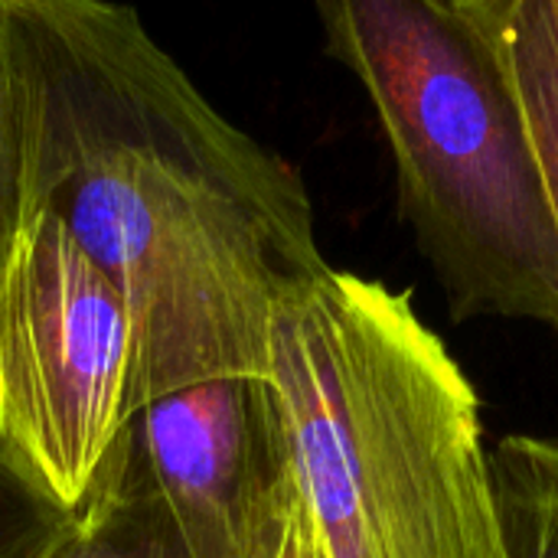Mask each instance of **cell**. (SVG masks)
Segmentation results:
<instances>
[{
	"instance_id": "1",
	"label": "cell",
	"mask_w": 558,
	"mask_h": 558,
	"mask_svg": "<svg viewBox=\"0 0 558 558\" xmlns=\"http://www.w3.org/2000/svg\"><path fill=\"white\" fill-rule=\"evenodd\" d=\"M0 10L26 216H52L121 291L137 409L213 376L265 373L278 311L330 271L301 173L226 121L137 10Z\"/></svg>"
},
{
	"instance_id": "2",
	"label": "cell",
	"mask_w": 558,
	"mask_h": 558,
	"mask_svg": "<svg viewBox=\"0 0 558 558\" xmlns=\"http://www.w3.org/2000/svg\"><path fill=\"white\" fill-rule=\"evenodd\" d=\"M265 376L324 558H507L481 399L409 291L330 268L278 311Z\"/></svg>"
},
{
	"instance_id": "3",
	"label": "cell",
	"mask_w": 558,
	"mask_h": 558,
	"mask_svg": "<svg viewBox=\"0 0 558 558\" xmlns=\"http://www.w3.org/2000/svg\"><path fill=\"white\" fill-rule=\"evenodd\" d=\"M327 56L389 141L402 219L454 320L558 327V226L513 82L464 0H320Z\"/></svg>"
},
{
	"instance_id": "4",
	"label": "cell",
	"mask_w": 558,
	"mask_h": 558,
	"mask_svg": "<svg viewBox=\"0 0 558 558\" xmlns=\"http://www.w3.org/2000/svg\"><path fill=\"white\" fill-rule=\"evenodd\" d=\"M134 412L121 291L52 216L29 213L0 268V445L72 513Z\"/></svg>"
},
{
	"instance_id": "5",
	"label": "cell",
	"mask_w": 558,
	"mask_h": 558,
	"mask_svg": "<svg viewBox=\"0 0 558 558\" xmlns=\"http://www.w3.org/2000/svg\"><path fill=\"white\" fill-rule=\"evenodd\" d=\"M131 435L190 558H275L298 487L265 373L193 383L137 409Z\"/></svg>"
},
{
	"instance_id": "6",
	"label": "cell",
	"mask_w": 558,
	"mask_h": 558,
	"mask_svg": "<svg viewBox=\"0 0 558 558\" xmlns=\"http://www.w3.org/2000/svg\"><path fill=\"white\" fill-rule=\"evenodd\" d=\"M46 558H190L141 461L131 425Z\"/></svg>"
},
{
	"instance_id": "7",
	"label": "cell",
	"mask_w": 558,
	"mask_h": 558,
	"mask_svg": "<svg viewBox=\"0 0 558 558\" xmlns=\"http://www.w3.org/2000/svg\"><path fill=\"white\" fill-rule=\"evenodd\" d=\"M520 98L558 226V13L553 0H464ZM558 330V327H556Z\"/></svg>"
},
{
	"instance_id": "8",
	"label": "cell",
	"mask_w": 558,
	"mask_h": 558,
	"mask_svg": "<svg viewBox=\"0 0 558 558\" xmlns=\"http://www.w3.org/2000/svg\"><path fill=\"white\" fill-rule=\"evenodd\" d=\"M490 458L507 558H558V441L507 435Z\"/></svg>"
},
{
	"instance_id": "9",
	"label": "cell",
	"mask_w": 558,
	"mask_h": 558,
	"mask_svg": "<svg viewBox=\"0 0 558 558\" xmlns=\"http://www.w3.org/2000/svg\"><path fill=\"white\" fill-rule=\"evenodd\" d=\"M65 523L69 513L0 445V558H46Z\"/></svg>"
},
{
	"instance_id": "10",
	"label": "cell",
	"mask_w": 558,
	"mask_h": 558,
	"mask_svg": "<svg viewBox=\"0 0 558 558\" xmlns=\"http://www.w3.org/2000/svg\"><path fill=\"white\" fill-rule=\"evenodd\" d=\"M26 222V157L16 75L0 10V268Z\"/></svg>"
},
{
	"instance_id": "11",
	"label": "cell",
	"mask_w": 558,
	"mask_h": 558,
	"mask_svg": "<svg viewBox=\"0 0 558 558\" xmlns=\"http://www.w3.org/2000/svg\"><path fill=\"white\" fill-rule=\"evenodd\" d=\"M275 558H324L320 543H317V536L311 530V520H307V513L301 507V497H298V504H294V510L288 517V526L281 533L278 556Z\"/></svg>"
},
{
	"instance_id": "12",
	"label": "cell",
	"mask_w": 558,
	"mask_h": 558,
	"mask_svg": "<svg viewBox=\"0 0 558 558\" xmlns=\"http://www.w3.org/2000/svg\"><path fill=\"white\" fill-rule=\"evenodd\" d=\"M553 3H556V13H558V0H553Z\"/></svg>"
}]
</instances>
